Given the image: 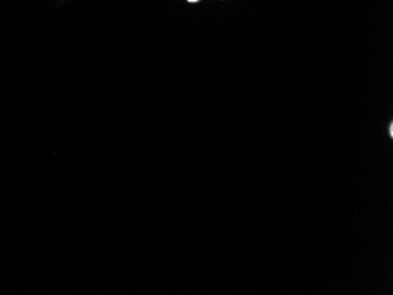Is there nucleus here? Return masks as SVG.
<instances>
[{
    "label": "nucleus",
    "instance_id": "1",
    "mask_svg": "<svg viewBox=\"0 0 393 295\" xmlns=\"http://www.w3.org/2000/svg\"><path fill=\"white\" fill-rule=\"evenodd\" d=\"M186 3H189V4H198V3H201L203 0H185Z\"/></svg>",
    "mask_w": 393,
    "mask_h": 295
}]
</instances>
